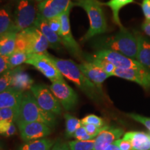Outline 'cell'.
I'll return each instance as SVG.
<instances>
[{
    "label": "cell",
    "instance_id": "1",
    "mask_svg": "<svg viewBox=\"0 0 150 150\" xmlns=\"http://www.w3.org/2000/svg\"><path fill=\"white\" fill-rule=\"evenodd\" d=\"M50 58L61 72L63 77L67 78L74 83L81 91H82L89 98L95 101H99L103 92L89 80L81 71L78 64L72 60L62 59L49 54Z\"/></svg>",
    "mask_w": 150,
    "mask_h": 150
},
{
    "label": "cell",
    "instance_id": "2",
    "mask_svg": "<svg viewBox=\"0 0 150 150\" xmlns=\"http://www.w3.org/2000/svg\"><path fill=\"white\" fill-rule=\"evenodd\" d=\"M17 121L38 122L45 124L51 129H54L56 125V115L43 110L38 104L31 92L29 91H24L22 95Z\"/></svg>",
    "mask_w": 150,
    "mask_h": 150
},
{
    "label": "cell",
    "instance_id": "3",
    "mask_svg": "<svg viewBox=\"0 0 150 150\" xmlns=\"http://www.w3.org/2000/svg\"><path fill=\"white\" fill-rule=\"evenodd\" d=\"M74 6L81 7L88 16L90 27L83 37L82 42L89 40L96 35L106 32L107 22L102 8V3L99 0H72Z\"/></svg>",
    "mask_w": 150,
    "mask_h": 150
},
{
    "label": "cell",
    "instance_id": "4",
    "mask_svg": "<svg viewBox=\"0 0 150 150\" xmlns=\"http://www.w3.org/2000/svg\"><path fill=\"white\" fill-rule=\"evenodd\" d=\"M100 50H110L117 52L132 59H137L138 42L134 32L125 27L112 36L107 37L97 42Z\"/></svg>",
    "mask_w": 150,
    "mask_h": 150
},
{
    "label": "cell",
    "instance_id": "5",
    "mask_svg": "<svg viewBox=\"0 0 150 150\" xmlns=\"http://www.w3.org/2000/svg\"><path fill=\"white\" fill-rule=\"evenodd\" d=\"M38 10L32 0H19L13 15V32L18 33L34 26Z\"/></svg>",
    "mask_w": 150,
    "mask_h": 150
},
{
    "label": "cell",
    "instance_id": "6",
    "mask_svg": "<svg viewBox=\"0 0 150 150\" xmlns=\"http://www.w3.org/2000/svg\"><path fill=\"white\" fill-rule=\"evenodd\" d=\"M47 52L45 54H29L27 64L32 65L53 83L64 80L63 76L50 58Z\"/></svg>",
    "mask_w": 150,
    "mask_h": 150
},
{
    "label": "cell",
    "instance_id": "7",
    "mask_svg": "<svg viewBox=\"0 0 150 150\" xmlns=\"http://www.w3.org/2000/svg\"><path fill=\"white\" fill-rule=\"evenodd\" d=\"M39 106L55 115H61V105L50 90L45 84H33L30 89Z\"/></svg>",
    "mask_w": 150,
    "mask_h": 150
},
{
    "label": "cell",
    "instance_id": "8",
    "mask_svg": "<svg viewBox=\"0 0 150 150\" xmlns=\"http://www.w3.org/2000/svg\"><path fill=\"white\" fill-rule=\"evenodd\" d=\"M74 6V4L71 5L59 16L61 22V28L59 35L61 38L63 45L70 52V53L75 58H77L79 60L81 61L83 60L84 55L78 42L73 37L70 23V11Z\"/></svg>",
    "mask_w": 150,
    "mask_h": 150
},
{
    "label": "cell",
    "instance_id": "9",
    "mask_svg": "<svg viewBox=\"0 0 150 150\" xmlns=\"http://www.w3.org/2000/svg\"><path fill=\"white\" fill-rule=\"evenodd\" d=\"M50 88L60 104L66 110H72L78 103V95L65 80L53 82Z\"/></svg>",
    "mask_w": 150,
    "mask_h": 150
},
{
    "label": "cell",
    "instance_id": "10",
    "mask_svg": "<svg viewBox=\"0 0 150 150\" xmlns=\"http://www.w3.org/2000/svg\"><path fill=\"white\" fill-rule=\"evenodd\" d=\"M16 123L22 139L24 142L45 138L52 134V129L45 124L38 122H26L22 121H17Z\"/></svg>",
    "mask_w": 150,
    "mask_h": 150
},
{
    "label": "cell",
    "instance_id": "11",
    "mask_svg": "<svg viewBox=\"0 0 150 150\" xmlns=\"http://www.w3.org/2000/svg\"><path fill=\"white\" fill-rule=\"evenodd\" d=\"M93 56L99 59L106 60L115 65L116 68L126 70L145 67L136 60L132 59L120 53L110 50H99Z\"/></svg>",
    "mask_w": 150,
    "mask_h": 150
},
{
    "label": "cell",
    "instance_id": "12",
    "mask_svg": "<svg viewBox=\"0 0 150 150\" xmlns=\"http://www.w3.org/2000/svg\"><path fill=\"white\" fill-rule=\"evenodd\" d=\"M72 4V0H42L38 4V14L49 20L60 16Z\"/></svg>",
    "mask_w": 150,
    "mask_h": 150
},
{
    "label": "cell",
    "instance_id": "13",
    "mask_svg": "<svg viewBox=\"0 0 150 150\" xmlns=\"http://www.w3.org/2000/svg\"><path fill=\"white\" fill-rule=\"evenodd\" d=\"M113 76L135 82L145 90L150 89V70L145 67L126 70L116 68Z\"/></svg>",
    "mask_w": 150,
    "mask_h": 150
},
{
    "label": "cell",
    "instance_id": "14",
    "mask_svg": "<svg viewBox=\"0 0 150 150\" xmlns=\"http://www.w3.org/2000/svg\"><path fill=\"white\" fill-rule=\"evenodd\" d=\"M24 31L29 40V54L46 53L50 44L40 30L33 26Z\"/></svg>",
    "mask_w": 150,
    "mask_h": 150
},
{
    "label": "cell",
    "instance_id": "15",
    "mask_svg": "<svg viewBox=\"0 0 150 150\" xmlns=\"http://www.w3.org/2000/svg\"><path fill=\"white\" fill-rule=\"evenodd\" d=\"M78 66L86 77L91 80L99 91L103 92L102 83L110 77V75L105 72L100 67L88 61L82 62L81 64L78 65Z\"/></svg>",
    "mask_w": 150,
    "mask_h": 150
},
{
    "label": "cell",
    "instance_id": "16",
    "mask_svg": "<svg viewBox=\"0 0 150 150\" xmlns=\"http://www.w3.org/2000/svg\"><path fill=\"white\" fill-rule=\"evenodd\" d=\"M124 134V130L120 128L108 127L99 134L95 138V145L92 150H105L110 145Z\"/></svg>",
    "mask_w": 150,
    "mask_h": 150
},
{
    "label": "cell",
    "instance_id": "17",
    "mask_svg": "<svg viewBox=\"0 0 150 150\" xmlns=\"http://www.w3.org/2000/svg\"><path fill=\"white\" fill-rule=\"evenodd\" d=\"M34 27L40 30V31L45 35L47 40H48L50 46L52 49L56 50H61L63 42L61 38L57 33L52 31L49 25L47 20H45L42 17L38 14L36 20H35Z\"/></svg>",
    "mask_w": 150,
    "mask_h": 150
},
{
    "label": "cell",
    "instance_id": "18",
    "mask_svg": "<svg viewBox=\"0 0 150 150\" xmlns=\"http://www.w3.org/2000/svg\"><path fill=\"white\" fill-rule=\"evenodd\" d=\"M138 42V61L142 66L150 70V42L138 31H134Z\"/></svg>",
    "mask_w": 150,
    "mask_h": 150
},
{
    "label": "cell",
    "instance_id": "19",
    "mask_svg": "<svg viewBox=\"0 0 150 150\" xmlns=\"http://www.w3.org/2000/svg\"><path fill=\"white\" fill-rule=\"evenodd\" d=\"M34 83L32 78L24 72L22 67H17L12 70V81L11 87L18 90V91L24 92L28 89H31Z\"/></svg>",
    "mask_w": 150,
    "mask_h": 150
},
{
    "label": "cell",
    "instance_id": "20",
    "mask_svg": "<svg viewBox=\"0 0 150 150\" xmlns=\"http://www.w3.org/2000/svg\"><path fill=\"white\" fill-rule=\"evenodd\" d=\"M24 92L11 87L0 93V110L5 108H19Z\"/></svg>",
    "mask_w": 150,
    "mask_h": 150
},
{
    "label": "cell",
    "instance_id": "21",
    "mask_svg": "<svg viewBox=\"0 0 150 150\" xmlns=\"http://www.w3.org/2000/svg\"><path fill=\"white\" fill-rule=\"evenodd\" d=\"M123 138L130 140L133 150H150V134L141 131H129Z\"/></svg>",
    "mask_w": 150,
    "mask_h": 150
},
{
    "label": "cell",
    "instance_id": "22",
    "mask_svg": "<svg viewBox=\"0 0 150 150\" xmlns=\"http://www.w3.org/2000/svg\"><path fill=\"white\" fill-rule=\"evenodd\" d=\"M13 32V15L8 5L0 6V35Z\"/></svg>",
    "mask_w": 150,
    "mask_h": 150
},
{
    "label": "cell",
    "instance_id": "23",
    "mask_svg": "<svg viewBox=\"0 0 150 150\" xmlns=\"http://www.w3.org/2000/svg\"><path fill=\"white\" fill-rule=\"evenodd\" d=\"M17 33L8 32L0 35V54L10 56L16 51Z\"/></svg>",
    "mask_w": 150,
    "mask_h": 150
},
{
    "label": "cell",
    "instance_id": "24",
    "mask_svg": "<svg viewBox=\"0 0 150 150\" xmlns=\"http://www.w3.org/2000/svg\"><path fill=\"white\" fill-rule=\"evenodd\" d=\"M134 0H109L107 2L102 3L103 6H107L111 9L112 13V20L115 24H117L120 29L124 27L122 24L120 20L119 13L123 7L125 6L134 3Z\"/></svg>",
    "mask_w": 150,
    "mask_h": 150
},
{
    "label": "cell",
    "instance_id": "25",
    "mask_svg": "<svg viewBox=\"0 0 150 150\" xmlns=\"http://www.w3.org/2000/svg\"><path fill=\"white\" fill-rule=\"evenodd\" d=\"M55 142L49 138H41L31 141L25 142L18 150H50Z\"/></svg>",
    "mask_w": 150,
    "mask_h": 150
},
{
    "label": "cell",
    "instance_id": "26",
    "mask_svg": "<svg viewBox=\"0 0 150 150\" xmlns=\"http://www.w3.org/2000/svg\"><path fill=\"white\" fill-rule=\"evenodd\" d=\"M86 61L90 62V63H93L96 66L100 67L102 70H104L106 73H107L110 76H113V73L115 72L116 67L111 63L106 61V60L95 57L93 55H87L86 56Z\"/></svg>",
    "mask_w": 150,
    "mask_h": 150
},
{
    "label": "cell",
    "instance_id": "27",
    "mask_svg": "<svg viewBox=\"0 0 150 150\" xmlns=\"http://www.w3.org/2000/svg\"><path fill=\"white\" fill-rule=\"evenodd\" d=\"M65 119V134L66 136L71 138L76 132V131L82 126L81 121L78 118L74 117L69 113H65L64 115Z\"/></svg>",
    "mask_w": 150,
    "mask_h": 150
},
{
    "label": "cell",
    "instance_id": "28",
    "mask_svg": "<svg viewBox=\"0 0 150 150\" xmlns=\"http://www.w3.org/2000/svg\"><path fill=\"white\" fill-rule=\"evenodd\" d=\"M28 54L27 52L22 51H15L10 56H8L9 65L11 70H14L17 67L25 63L28 59Z\"/></svg>",
    "mask_w": 150,
    "mask_h": 150
},
{
    "label": "cell",
    "instance_id": "29",
    "mask_svg": "<svg viewBox=\"0 0 150 150\" xmlns=\"http://www.w3.org/2000/svg\"><path fill=\"white\" fill-rule=\"evenodd\" d=\"M20 107L5 108L0 110L1 120L8 123H14L17 121L19 115Z\"/></svg>",
    "mask_w": 150,
    "mask_h": 150
},
{
    "label": "cell",
    "instance_id": "30",
    "mask_svg": "<svg viewBox=\"0 0 150 150\" xmlns=\"http://www.w3.org/2000/svg\"><path fill=\"white\" fill-rule=\"evenodd\" d=\"M95 139L92 140H71L67 142L70 150H92L95 145Z\"/></svg>",
    "mask_w": 150,
    "mask_h": 150
},
{
    "label": "cell",
    "instance_id": "31",
    "mask_svg": "<svg viewBox=\"0 0 150 150\" xmlns=\"http://www.w3.org/2000/svg\"><path fill=\"white\" fill-rule=\"evenodd\" d=\"M16 51H22L29 54V40L24 31L17 33Z\"/></svg>",
    "mask_w": 150,
    "mask_h": 150
},
{
    "label": "cell",
    "instance_id": "32",
    "mask_svg": "<svg viewBox=\"0 0 150 150\" xmlns=\"http://www.w3.org/2000/svg\"><path fill=\"white\" fill-rule=\"evenodd\" d=\"M81 121L82 125H93L99 127H102L105 126L104 120L100 117H99V116L93 115V114L86 115L85 117L81 120Z\"/></svg>",
    "mask_w": 150,
    "mask_h": 150
},
{
    "label": "cell",
    "instance_id": "33",
    "mask_svg": "<svg viewBox=\"0 0 150 150\" xmlns=\"http://www.w3.org/2000/svg\"><path fill=\"white\" fill-rule=\"evenodd\" d=\"M12 81V70H9L0 76V93L11 87Z\"/></svg>",
    "mask_w": 150,
    "mask_h": 150
},
{
    "label": "cell",
    "instance_id": "34",
    "mask_svg": "<svg viewBox=\"0 0 150 150\" xmlns=\"http://www.w3.org/2000/svg\"><path fill=\"white\" fill-rule=\"evenodd\" d=\"M127 115L131 119L134 120L135 121L141 123L150 131V118L144 117V116L136 113H128L127 114Z\"/></svg>",
    "mask_w": 150,
    "mask_h": 150
},
{
    "label": "cell",
    "instance_id": "35",
    "mask_svg": "<svg viewBox=\"0 0 150 150\" xmlns=\"http://www.w3.org/2000/svg\"><path fill=\"white\" fill-rule=\"evenodd\" d=\"M9 70H11V68L10 65H9L8 56L0 54V76H2Z\"/></svg>",
    "mask_w": 150,
    "mask_h": 150
},
{
    "label": "cell",
    "instance_id": "36",
    "mask_svg": "<svg viewBox=\"0 0 150 150\" xmlns=\"http://www.w3.org/2000/svg\"><path fill=\"white\" fill-rule=\"evenodd\" d=\"M47 22L52 31L59 35L61 28V22L60 17L58 16L56 17V18L50 19V20H47Z\"/></svg>",
    "mask_w": 150,
    "mask_h": 150
},
{
    "label": "cell",
    "instance_id": "37",
    "mask_svg": "<svg viewBox=\"0 0 150 150\" xmlns=\"http://www.w3.org/2000/svg\"><path fill=\"white\" fill-rule=\"evenodd\" d=\"M83 126L85 127L88 134L91 135H95V136H98L102 131H104V129H107L108 127V126H106V125H105L104 127H97L93 125H83Z\"/></svg>",
    "mask_w": 150,
    "mask_h": 150
},
{
    "label": "cell",
    "instance_id": "38",
    "mask_svg": "<svg viewBox=\"0 0 150 150\" xmlns=\"http://www.w3.org/2000/svg\"><path fill=\"white\" fill-rule=\"evenodd\" d=\"M115 142L120 150H133L132 145L128 139L122 138V139L117 140Z\"/></svg>",
    "mask_w": 150,
    "mask_h": 150
},
{
    "label": "cell",
    "instance_id": "39",
    "mask_svg": "<svg viewBox=\"0 0 150 150\" xmlns=\"http://www.w3.org/2000/svg\"><path fill=\"white\" fill-rule=\"evenodd\" d=\"M140 6L145 20L150 21V0H142Z\"/></svg>",
    "mask_w": 150,
    "mask_h": 150
},
{
    "label": "cell",
    "instance_id": "40",
    "mask_svg": "<svg viewBox=\"0 0 150 150\" xmlns=\"http://www.w3.org/2000/svg\"><path fill=\"white\" fill-rule=\"evenodd\" d=\"M87 135L88 133L86 130L85 127H84L83 125H82L81 127H80L76 131L74 134L73 135V138H74L75 139L77 140H84Z\"/></svg>",
    "mask_w": 150,
    "mask_h": 150
},
{
    "label": "cell",
    "instance_id": "41",
    "mask_svg": "<svg viewBox=\"0 0 150 150\" xmlns=\"http://www.w3.org/2000/svg\"><path fill=\"white\" fill-rule=\"evenodd\" d=\"M50 150H70L67 143L61 141H57L55 142L53 147Z\"/></svg>",
    "mask_w": 150,
    "mask_h": 150
},
{
    "label": "cell",
    "instance_id": "42",
    "mask_svg": "<svg viewBox=\"0 0 150 150\" xmlns=\"http://www.w3.org/2000/svg\"><path fill=\"white\" fill-rule=\"evenodd\" d=\"M141 29L142 32L150 38V21L145 20L141 25Z\"/></svg>",
    "mask_w": 150,
    "mask_h": 150
},
{
    "label": "cell",
    "instance_id": "43",
    "mask_svg": "<svg viewBox=\"0 0 150 150\" xmlns=\"http://www.w3.org/2000/svg\"><path fill=\"white\" fill-rule=\"evenodd\" d=\"M16 126H15L14 123H13L10 125L8 131H7L6 133L5 136H11L16 134Z\"/></svg>",
    "mask_w": 150,
    "mask_h": 150
},
{
    "label": "cell",
    "instance_id": "44",
    "mask_svg": "<svg viewBox=\"0 0 150 150\" xmlns=\"http://www.w3.org/2000/svg\"><path fill=\"white\" fill-rule=\"evenodd\" d=\"M105 150H120V149L119 147H118L117 143H116V142L115 141L113 143H112L111 145L108 146V147Z\"/></svg>",
    "mask_w": 150,
    "mask_h": 150
},
{
    "label": "cell",
    "instance_id": "45",
    "mask_svg": "<svg viewBox=\"0 0 150 150\" xmlns=\"http://www.w3.org/2000/svg\"><path fill=\"white\" fill-rule=\"evenodd\" d=\"M0 150H3L2 146H1V143H0Z\"/></svg>",
    "mask_w": 150,
    "mask_h": 150
},
{
    "label": "cell",
    "instance_id": "46",
    "mask_svg": "<svg viewBox=\"0 0 150 150\" xmlns=\"http://www.w3.org/2000/svg\"><path fill=\"white\" fill-rule=\"evenodd\" d=\"M1 115H0V122H1Z\"/></svg>",
    "mask_w": 150,
    "mask_h": 150
},
{
    "label": "cell",
    "instance_id": "47",
    "mask_svg": "<svg viewBox=\"0 0 150 150\" xmlns=\"http://www.w3.org/2000/svg\"><path fill=\"white\" fill-rule=\"evenodd\" d=\"M36 1H39V2H40V1H42V0H36Z\"/></svg>",
    "mask_w": 150,
    "mask_h": 150
}]
</instances>
